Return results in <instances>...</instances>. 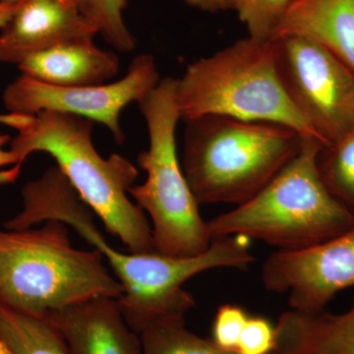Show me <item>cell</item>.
I'll list each match as a JSON object with an SVG mask.
<instances>
[{"label":"cell","mask_w":354,"mask_h":354,"mask_svg":"<svg viewBox=\"0 0 354 354\" xmlns=\"http://www.w3.org/2000/svg\"><path fill=\"white\" fill-rule=\"evenodd\" d=\"M22 209L9 220L13 230H26L48 221L69 225L97 249L123 286L118 298L128 325L139 334L142 328L162 317H185L195 299L183 290L193 277L220 268L234 269L241 253L234 241L215 239L205 252L177 258L158 252H121L106 242L95 214L57 167L28 181L21 190Z\"/></svg>","instance_id":"cell-1"},{"label":"cell","mask_w":354,"mask_h":354,"mask_svg":"<svg viewBox=\"0 0 354 354\" xmlns=\"http://www.w3.org/2000/svg\"><path fill=\"white\" fill-rule=\"evenodd\" d=\"M0 124L15 130L9 150L17 164L0 171V184L15 183L32 153H48L79 196L133 253L155 251L153 232L145 212L129 198L138 169L127 158H104L93 143L94 121L57 111L0 114Z\"/></svg>","instance_id":"cell-2"},{"label":"cell","mask_w":354,"mask_h":354,"mask_svg":"<svg viewBox=\"0 0 354 354\" xmlns=\"http://www.w3.org/2000/svg\"><path fill=\"white\" fill-rule=\"evenodd\" d=\"M123 291L102 254L72 246L60 221L0 230V304L44 317L91 298H120Z\"/></svg>","instance_id":"cell-3"},{"label":"cell","mask_w":354,"mask_h":354,"mask_svg":"<svg viewBox=\"0 0 354 354\" xmlns=\"http://www.w3.org/2000/svg\"><path fill=\"white\" fill-rule=\"evenodd\" d=\"M183 169L199 205H241L292 160L305 139L292 128L227 116L184 120Z\"/></svg>","instance_id":"cell-4"},{"label":"cell","mask_w":354,"mask_h":354,"mask_svg":"<svg viewBox=\"0 0 354 354\" xmlns=\"http://www.w3.org/2000/svg\"><path fill=\"white\" fill-rule=\"evenodd\" d=\"M320 142L305 139L301 149L255 196L208 221L212 239H258L278 250L317 245L354 225V213L324 183L318 167Z\"/></svg>","instance_id":"cell-5"},{"label":"cell","mask_w":354,"mask_h":354,"mask_svg":"<svg viewBox=\"0 0 354 354\" xmlns=\"http://www.w3.org/2000/svg\"><path fill=\"white\" fill-rule=\"evenodd\" d=\"M176 99L183 120L220 115L277 123L320 142L286 94L272 39L247 37L188 65L177 79Z\"/></svg>","instance_id":"cell-6"},{"label":"cell","mask_w":354,"mask_h":354,"mask_svg":"<svg viewBox=\"0 0 354 354\" xmlns=\"http://www.w3.org/2000/svg\"><path fill=\"white\" fill-rule=\"evenodd\" d=\"M176 85L177 79H162L137 102L148 128V149L137 158L147 178L128 193L150 216L156 252L185 258L205 252L213 239L177 156Z\"/></svg>","instance_id":"cell-7"},{"label":"cell","mask_w":354,"mask_h":354,"mask_svg":"<svg viewBox=\"0 0 354 354\" xmlns=\"http://www.w3.org/2000/svg\"><path fill=\"white\" fill-rule=\"evenodd\" d=\"M286 94L323 147L354 127V73L320 44L286 35L272 39Z\"/></svg>","instance_id":"cell-8"},{"label":"cell","mask_w":354,"mask_h":354,"mask_svg":"<svg viewBox=\"0 0 354 354\" xmlns=\"http://www.w3.org/2000/svg\"><path fill=\"white\" fill-rule=\"evenodd\" d=\"M160 81L155 57L144 53L134 57L125 76L102 85L58 87L21 75L7 86L2 102L7 113L57 111L101 123L116 143L122 144L121 111L131 102L141 101Z\"/></svg>","instance_id":"cell-9"},{"label":"cell","mask_w":354,"mask_h":354,"mask_svg":"<svg viewBox=\"0 0 354 354\" xmlns=\"http://www.w3.org/2000/svg\"><path fill=\"white\" fill-rule=\"evenodd\" d=\"M262 281L271 292L286 293L291 309L323 311L354 286V225L308 248L277 250L263 265Z\"/></svg>","instance_id":"cell-10"},{"label":"cell","mask_w":354,"mask_h":354,"mask_svg":"<svg viewBox=\"0 0 354 354\" xmlns=\"http://www.w3.org/2000/svg\"><path fill=\"white\" fill-rule=\"evenodd\" d=\"M97 34L76 7L62 0H22L0 30V62L18 65L57 44Z\"/></svg>","instance_id":"cell-11"},{"label":"cell","mask_w":354,"mask_h":354,"mask_svg":"<svg viewBox=\"0 0 354 354\" xmlns=\"http://www.w3.org/2000/svg\"><path fill=\"white\" fill-rule=\"evenodd\" d=\"M44 317L59 330L69 354H143L118 298H91Z\"/></svg>","instance_id":"cell-12"},{"label":"cell","mask_w":354,"mask_h":354,"mask_svg":"<svg viewBox=\"0 0 354 354\" xmlns=\"http://www.w3.org/2000/svg\"><path fill=\"white\" fill-rule=\"evenodd\" d=\"M22 75L58 87H83L106 84L120 72V58L101 50L94 39L57 44L25 58L17 65Z\"/></svg>","instance_id":"cell-13"},{"label":"cell","mask_w":354,"mask_h":354,"mask_svg":"<svg viewBox=\"0 0 354 354\" xmlns=\"http://www.w3.org/2000/svg\"><path fill=\"white\" fill-rule=\"evenodd\" d=\"M286 35L315 41L354 73V0H295L272 39Z\"/></svg>","instance_id":"cell-14"},{"label":"cell","mask_w":354,"mask_h":354,"mask_svg":"<svg viewBox=\"0 0 354 354\" xmlns=\"http://www.w3.org/2000/svg\"><path fill=\"white\" fill-rule=\"evenodd\" d=\"M274 327L272 354H354V302L339 314L290 309Z\"/></svg>","instance_id":"cell-15"},{"label":"cell","mask_w":354,"mask_h":354,"mask_svg":"<svg viewBox=\"0 0 354 354\" xmlns=\"http://www.w3.org/2000/svg\"><path fill=\"white\" fill-rule=\"evenodd\" d=\"M0 339L13 354H69L59 330L46 317L0 304Z\"/></svg>","instance_id":"cell-16"},{"label":"cell","mask_w":354,"mask_h":354,"mask_svg":"<svg viewBox=\"0 0 354 354\" xmlns=\"http://www.w3.org/2000/svg\"><path fill=\"white\" fill-rule=\"evenodd\" d=\"M143 354H239L188 330L184 317L156 319L140 330Z\"/></svg>","instance_id":"cell-17"},{"label":"cell","mask_w":354,"mask_h":354,"mask_svg":"<svg viewBox=\"0 0 354 354\" xmlns=\"http://www.w3.org/2000/svg\"><path fill=\"white\" fill-rule=\"evenodd\" d=\"M318 167L330 192L354 213V127L341 140L321 149Z\"/></svg>","instance_id":"cell-18"},{"label":"cell","mask_w":354,"mask_h":354,"mask_svg":"<svg viewBox=\"0 0 354 354\" xmlns=\"http://www.w3.org/2000/svg\"><path fill=\"white\" fill-rule=\"evenodd\" d=\"M127 0H76L81 15L102 34L106 43L121 53L136 48V39L125 24Z\"/></svg>","instance_id":"cell-19"},{"label":"cell","mask_w":354,"mask_h":354,"mask_svg":"<svg viewBox=\"0 0 354 354\" xmlns=\"http://www.w3.org/2000/svg\"><path fill=\"white\" fill-rule=\"evenodd\" d=\"M295 0H232V9L246 26L250 38L271 41Z\"/></svg>","instance_id":"cell-20"},{"label":"cell","mask_w":354,"mask_h":354,"mask_svg":"<svg viewBox=\"0 0 354 354\" xmlns=\"http://www.w3.org/2000/svg\"><path fill=\"white\" fill-rule=\"evenodd\" d=\"M248 318L245 310L237 305H221L214 320L212 339L221 348L236 353L239 339Z\"/></svg>","instance_id":"cell-21"},{"label":"cell","mask_w":354,"mask_h":354,"mask_svg":"<svg viewBox=\"0 0 354 354\" xmlns=\"http://www.w3.org/2000/svg\"><path fill=\"white\" fill-rule=\"evenodd\" d=\"M276 327L268 319L249 316L242 332L236 353L239 354H272L276 348Z\"/></svg>","instance_id":"cell-22"},{"label":"cell","mask_w":354,"mask_h":354,"mask_svg":"<svg viewBox=\"0 0 354 354\" xmlns=\"http://www.w3.org/2000/svg\"><path fill=\"white\" fill-rule=\"evenodd\" d=\"M188 6L206 12L216 13L232 9V0H183Z\"/></svg>","instance_id":"cell-23"},{"label":"cell","mask_w":354,"mask_h":354,"mask_svg":"<svg viewBox=\"0 0 354 354\" xmlns=\"http://www.w3.org/2000/svg\"><path fill=\"white\" fill-rule=\"evenodd\" d=\"M11 139L12 138L10 135L0 133V167H11L17 164L15 155L9 150V148H6L10 144Z\"/></svg>","instance_id":"cell-24"},{"label":"cell","mask_w":354,"mask_h":354,"mask_svg":"<svg viewBox=\"0 0 354 354\" xmlns=\"http://www.w3.org/2000/svg\"><path fill=\"white\" fill-rule=\"evenodd\" d=\"M15 6L11 4L0 3V30L6 26L12 16Z\"/></svg>","instance_id":"cell-25"},{"label":"cell","mask_w":354,"mask_h":354,"mask_svg":"<svg viewBox=\"0 0 354 354\" xmlns=\"http://www.w3.org/2000/svg\"><path fill=\"white\" fill-rule=\"evenodd\" d=\"M0 354H13L10 348L7 346L6 342L2 341L1 339H0Z\"/></svg>","instance_id":"cell-26"},{"label":"cell","mask_w":354,"mask_h":354,"mask_svg":"<svg viewBox=\"0 0 354 354\" xmlns=\"http://www.w3.org/2000/svg\"><path fill=\"white\" fill-rule=\"evenodd\" d=\"M20 1H22V0H0V3L15 6V4L19 3Z\"/></svg>","instance_id":"cell-27"},{"label":"cell","mask_w":354,"mask_h":354,"mask_svg":"<svg viewBox=\"0 0 354 354\" xmlns=\"http://www.w3.org/2000/svg\"><path fill=\"white\" fill-rule=\"evenodd\" d=\"M62 1L68 4L70 6L76 7V0H62Z\"/></svg>","instance_id":"cell-28"}]
</instances>
